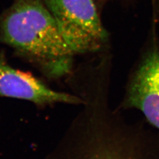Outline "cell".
Returning a JSON list of instances; mask_svg holds the SVG:
<instances>
[{
	"instance_id": "1",
	"label": "cell",
	"mask_w": 159,
	"mask_h": 159,
	"mask_svg": "<svg viewBox=\"0 0 159 159\" xmlns=\"http://www.w3.org/2000/svg\"><path fill=\"white\" fill-rule=\"evenodd\" d=\"M110 88L102 78L79 87L80 110L44 159H159V131L113 107Z\"/></svg>"
},
{
	"instance_id": "2",
	"label": "cell",
	"mask_w": 159,
	"mask_h": 159,
	"mask_svg": "<svg viewBox=\"0 0 159 159\" xmlns=\"http://www.w3.org/2000/svg\"><path fill=\"white\" fill-rule=\"evenodd\" d=\"M0 43L50 80L68 78L76 57L43 0H13L0 15Z\"/></svg>"
},
{
	"instance_id": "3",
	"label": "cell",
	"mask_w": 159,
	"mask_h": 159,
	"mask_svg": "<svg viewBox=\"0 0 159 159\" xmlns=\"http://www.w3.org/2000/svg\"><path fill=\"white\" fill-rule=\"evenodd\" d=\"M75 56L106 51L107 33L93 0H43Z\"/></svg>"
},
{
	"instance_id": "4",
	"label": "cell",
	"mask_w": 159,
	"mask_h": 159,
	"mask_svg": "<svg viewBox=\"0 0 159 159\" xmlns=\"http://www.w3.org/2000/svg\"><path fill=\"white\" fill-rule=\"evenodd\" d=\"M118 108L140 111L159 131V44L154 40L129 72Z\"/></svg>"
},
{
	"instance_id": "5",
	"label": "cell",
	"mask_w": 159,
	"mask_h": 159,
	"mask_svg": "<svg viewBox=\"0 0 159 159\" xmlns=\"http://www.w3.org/2000/svg\"><path fill=\"white\" fill-rule=\"evenodd\" d=\"M0 98L31 102L37 106L62 103L80 106L82 99L74 93L54 90L32 74L13 68L0 52Z\"/></svg>"
}]
</instances>
